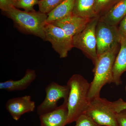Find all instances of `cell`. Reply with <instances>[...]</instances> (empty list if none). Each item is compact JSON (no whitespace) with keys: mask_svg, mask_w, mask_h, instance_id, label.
I'll use <instances>...</instances> for the list:
<instances>
[{"mask_svg":"<svg viewBox=\"0 0 126 126\" xmlns=\"http://www.w3.org/2000/svg\"><path fill=\"white\" fill-rule=\"evenodd\" d=\"M67 85L69 89L67 121L68 124L76 121L87 110L90 102L88 97L90 83L81 75L75 74L69 78Z\"/></svg>","mask_w":126,"mask_h":126,"instance_id":"1","label":"cell"},{"mask_svg":"<svg viewBox=\"0 0 126 126\" xmlns=\"http://www.w3.org/2000/svg\"><path fill=\"white\" fill-rule=\"evenodd\" d=\"M1 14L14 22V26L23 33L33 35L45 41V26L47 14L41 12L22 11L14 7Z\"/></svg>","mask_w":126,"mask_h":126,"instance_id":"2","label":"cell"},{"mask_svg":"<svg viewBox=\"0 0 126 126\" xmlns=\"http://www.w3.org/2000/svg\"><path fill=\"white\" fill-rule=\"evenodd\" d=\"M118 49L111 50L98 56L93 70L94 77L90 83L89 99L100 97L102 88L107 84L113 82V68Z\"/></svg>","mask_w":126,"mask_h":126,"instance_id":"3","label":"cell"},{"mask_svg":"<svg viewBox=\"0 0 126 126\" xmlns=\"http://www.w3.org/2000/svg\"><path fill=\"white\" fill-rule=\"evenodd\" d=\"M113 102L97 97L90 101L85 114L99 126H119Z\"/></svg>","mask_w":126,"mask_h":126,"instance_id":"4","label":"cell"},{"mask_svg":"<svg viewBox=\"0 0 126 126\" xmlns=\"http://www.w3.org/2000/svg\"><path fill=\"white\" fill-rule=\"evenodd\" d=\"M100 16L91 19L85 28L73 38V45L80 49L92 61L94 65L97 60L96 27Z\"/></svg>","mask_w":126,"mask_h":126,"instance_id":"5","label":"cell"},{"mask_svg":"<svg viewBox=\"0 0 126 126\" xmlns=\"http://www.w3.org/2000/svg\"><path fill=\"white\" fill-rule=\"evenodd\" d=\"M96 35L98 56L118 49L122 36L117 26L109 24L99 19L96 27Z\"/></svg>","mask_w":126,"mask_h":126,"instance_id":"6","label":"cell"},{"mask_svg":"<svg viewBox=\"0 0 126 126\" xmlns=\"http://www.w3.org/2000/svg\"><path fill=\"white\" fill-rule=\"evenodd\" d=\"M45 41L51 43L52 48L61 58H66L68 53L74 47L73 38L68 36L62 29L50 23L44 27Z\"/></svg>","mask_w":126,"mask_h":126,"instance_id":"7","label":"cell"},{"mask_svg":"<svg viewBox=\"0 0 126 126\" xmlns=\"http://www.w3.org/2000/svg\"><path fill=\"white\" fill-rule=\"evenodd\" d=\"M46 97L37 109L39 116L50 112L58 107L57 104L61 99L68 101L69 89L67 85H61L55 82L49 83L45 88Z\"/></svg>","mask_w":126,"mask_h":126,"instance_id":"8","label":"cell"},{"mask_svg":"<svg viewBox=\"0 0 126 126\" xmlns=\"http://www.w3.org/2000/svg\"><path fill=\"white\" fill-rule=\"evenodd\" d=\"M5 106L13 119L17 121L25 113L33 111L35 104L30 96L25 95L9 99Z\"/></svg>","mask_w":126,"mask_h":126,"instance_id":"9","label":"cell"},{"mask_svg":"<svg viewBox=\"0 0 126 126\" xmlns=\"http://www.w3.org/2000/svg\"><path fill=\"white\" fill-rule=\"evenodd\" d=\"M91 19L72 14L62 19L50 24L60 27L67 35L73 38L75 35L80 33L85 28Z\"/></svg>","mask_w":126,"mask_h":126,"instance_id":"10","label":"cell"},{"mask_svg":"<svg viewBox=\"0 0 126 126\" xmlns=\"http://www.w3.org/2000/svg\"><path fill=\"white\" fill-rule=\"evenodd\" d=\"M68 116V101H64L55 110L39 116L40 126H65Z\"/></svg>","mask_w":126,"mask_h":126,"instance_id":"11","label":"cell"},{"mask_svg":"<svg viewBox=\"0 0 126 126\" xmlns=\"http://www.w3.org/2000/svg\"><path fill=\"white\" fill-rule=\"evenodd\" d=\"M36 77L35 70L27 69L24 76L20 79L16 81L10 79L0 83V89L9 92L24 90L31 85Z\"/></svg>","mask_w":126,"mask_h":126,"instance_id":"12","label":"cell"},{"mask_svg":"<svg viewBox=\"0 0 126 126\" xmlns=\"http://www.w3.org/2000/svg\"><path fill=\"white\" fill-rule=\"evenodd\" d=\"M120 45V50L116 56L112 70V83L117 86L121 84V77L126 72V36H121Z\"/></svg>","mask_w":126,"mask_h":126,"instance_id":"13","label":"cell"},{"mask_svg":"<svg viewBox=\"0 0 126 126\" xmlns=\"http://www.w3.org/2000/svg\"><path fill=\"white\" fill-rule=\"evenodd\" d=\"M126 15V0H119L107 11L100 16L101 20L117 26Z\"/></svg>","mask_w":126,"mask_h":126,"instance_id":"14","label":"cell"},{"mask_svg":"<svg viewBox=\"0 0 126 126\" xmlns=\"http://www.w3.org/2000/svg\"><path fill=\"white\" fill-rule=\"evenodd\" d=\"M75 0H64L47 14L46 23H52L62 19L73 14Z\"/></svg>","mask_w":126,"mask_h":126,"instance_id":"15","label":"cell"},{"mask_svg":"<svg viewBox=\"0 0 126 126\" xmlns=\"http://www.w3.org/2000/svg\"><path fill=\"white\" fill-rule=\"evenodd\" d=\"M96 0H75L73 14L92 19L98 16L95 11Z\"/></svg>","mask_w":126,"mask_h":126,"instance_id":"16","label":"cell"},{"mask_svg":"<svg viewBox=\"0 0 126 126\" xmlns=\"http://www.w3.org/2000/svg\"><path fill=\"white\" fill-rule=\"evenodd\" d=\"M119 0H96L95 11L98 16H100L107 11Z\"/></svg>","mask_w":126,"mask_h":126,"instance_id":"17","label":"cell"},{"mask_svg":"<svg viewBox=\"0 0 126 126\" xmlns=\"http://www.w3.org/2000/svg\"><path fill=\"white\" fill-rule=\"evenodd\" d=\"M64 0H39V11L48 14L58 6Z\"/></svg>","mask_w":126,"mask_h":126,"instance_id":"18","label":"cell"},{"mask_svg":"<svg viewBox=\"0 0 126 126\" xmlns=\"http://www.w3.org/2000/svg\"><path fill=\"white\" fill-rule=\"evenodd\" d=\"M39 0H20L14 5V6L17 9L21 8L26 12L35 11L34 6L38 5Z\"/></svg>","mask_w":126,"mask_h":126,"instance_id":"19","label":"cell"},{"mask_svg":"<svg viewBox=\"0 0 126 126\" xmlns=\"http://www.w3.org/2000/svg\"><path fill=\"white\" fill-rule=\"evenodd\" d=\"M75 122V126H99L86 114L81 115Z\"/></svg>","mask_w":126,"mask_h":126,"instance_id":"20","label":"cell"},{"mask_svg":"<svg viewBox=\"0 0 126 126\" xmlns=\"http://www.w3.org/2000/svg\"><path fill=\"white\" fill-rule=\"evenodd\" d=\"M14 7L12 0H0V9L1 11H7Z\"/></svg>","mask_w":126,"mask_h":126,"instance_id":"21","label":"cell"},{"mask_svg":"<svg viewBox=\"0 0 126 126\" xmlns=\"http://www.w3.org/2000/svg\"><path fill=\"white\" fill-rule=\"evenodd\" d=\"M113 103L115 111L117 113L126 109V102L124 101L121 98L113 102Z\"/></svg>","mask_w":126,"mask_h":126,"instance_id":"22","label":"cell"},{"mask_svg":"<svg viewBox=\"0 0 126 126\" xmlns=\"http://www.w3.org/2000/svg\"><path fill=\"white\" fill-rule=\"evenodd\" d=\"M117 119L119 126H126V109L117 113Z\"/></svg>","mask_w":126,"mask_h":126,"instance_id":"23","label":"cell"},{"mask_svg":"<svg viewBox=\"0 0 126 126\" xmlns=\"http://www.w3.org/2000/svg\"><path fill=\"white\" fill-rule=\"evenodd\" d=\"M119 25L118 29L121 35L126 36V15L119 23Z\"/></svg>","mask_w":126,"mask_h":126,"instance_id":"24","label":"cell"},{"mask_svg":"<svg viewBox=\"0 0 126 126\" xmlns=\"http://www.w3.org/2000/svg\"><path fill=\"white\" fill-rule=\"evenodd\" d=\"M12 0V2H13V3H14V5L15 4H16V3L18 2L20 0Z\"/></svg>","mask_w":126,"mask_h":126,"instance_id":"25","label":"cell"},{"mask_svg":"<svg viewBox=\"0 0 126 126\" xmlns=\"http://www.w3.org/2000/svg\"></svg>","mask_w":126,"mask_h":126,"instance_id":"26","label":"cell"}]
</instances>
